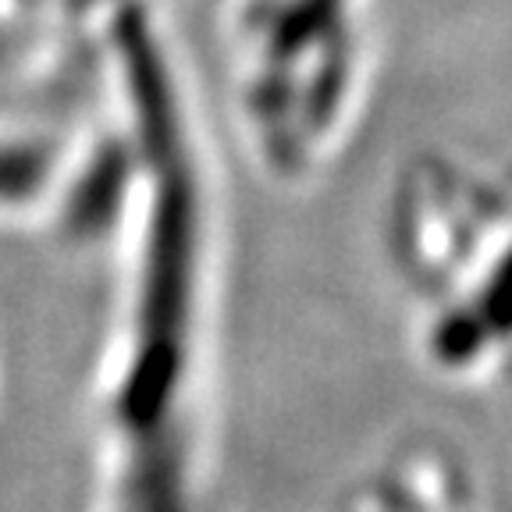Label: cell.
I'll use <instances>...</instances> for the list:
<instances>
[{"label": "cell", "instance_id": "cell-1", "mask_svg": "<svg viewBox=\"0 0 512 512\" xmlns=\"http://www.w3.org/2000/svg\"><path fill=\"white\" fill-rule=\"evenodd\" d=\"M424 360L456 388L512 381V232L427 320Z\"/></svg>", "mask_w": 512, "mask_h": 512}, {"label": "cell", "instance_id": "cell-2", "mask_svg": "<svg viewBox=\"0 0 512 512\" xmlns=\"http://www.w3.org/2000/svg\"><path fill=\"white\" fill-rule=\"evenodd\" d=\"M473 498H480L477 480L463 456L445 441L413 438L352 480L342 512H448Z\"/></svg>", "mask_w": 512, "mask_h": 512}, {"label": "cell", "instance_id": "cell-3", "mask_svg": "<svg viewBox=\"0 0 512 512\" xmlns=\"http://www.w3.org/2000/svg\"><path fill=\"white\" fill-rule=\"evenodd\" d=\"M448 512H484V505H480V498H473V502H463V505H456V509H448Z\"/></svg>", "mask_w": 512, "mask_h": 512}]
</instances>
